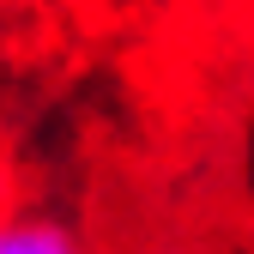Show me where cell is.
Listing matches in <instances>:
<instances>
[{"mask_svg": "<svg viewBox=\"0 0 254 254\" xmlns=\"http://www.w3.org/2000/svg\"><path fill=\"white\" fill-rule=\"evenodd\" d=\"M0 254H91L61 218L37 212H0Z\"/></svg>", "mask_w": 254, "mask_h": 254, "instance_id": "6da1fadb", "label": "cell"}]
</instances>
